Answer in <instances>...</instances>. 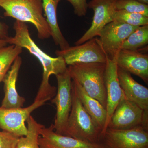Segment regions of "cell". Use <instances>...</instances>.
Listing matches in <instances>:
<instances>
[{
    "label": "cell",
    "instance_id": "obj_1",
    "mask_svg": "<svg viewBox=\"0 0 148 148\" xmlns=\"http://www.w3.org/2000/svg\"><path fill=\"white\" fill-rule=\"evenodd\" d=\"M13 29L15 35L13 37H9L6 40L8 44L14 45L26 49L34 56L42 66V79L35 98L47 101L51 100L55 96L56 88L49 84V77L51 75H56L66 71L68 67L64 58L61 56L51 57L40 48L32 39L27 23L16 20L14 24Z\"/></svg>",
    "mask_w": 148,
    "mask_h": 148
},
{
    "label": "cell",
    "instance_id": "obj_2",
    "mask_svg": "<svg viewBox=\"0 0 148 148\" xmlns=\"http://www.w3.org/2000/svg\"><path fill=\"white\" fill-rule=\"evenodd\" d=\"M0 7L4 10L5 16L33 24L40 39L51 37V30L43 14L42 0H0Z\"/></svg>",
    "mask_w": 148,
    "mask_h": 148
},
{
    "label": "cell",
    "instance_id": "obj_3",
    "mask_svg": "<svg viewBox=\"0 0 148 148\" xmlns=\"http://www.w3.org/2000/svg\"><path fill=\"white\" fill-rule=\"evenodd\" d=\"M106 63L76 64L68 67L72 79L78 83L86 92L98 100L106 109Z\"/></svg>",
    "mask_w": 148,
    "mask_h": 148
},
{
    "label": "cell",
    "instance_id": "obj_4",
    "mask_svg": "<svg viewBox=\"0 0 148 148\" xmlns=\"http://www.w3.org/2000/svg\"><path fill=\"white\" fill-rule=\"evenodd\" d=\"M72 105L65 135L85 142L103 143V134L88 113L72 86Z\"/></svg>",
    "mask_w": 148,
    "mask_h": 148
},
{
    "label": "cell",
    "instance_id": "obj_5",
    "mask_svg": "<svg viewBox=\"0 0 148 148\" xmlns=\"http://www.w3.org/2000/svg\"><path fill=\"white\" fill-rule=\"evenodd\" d=\"M58 88L52 103L56 106L54 130L56 133L65 135L72 105V78L67 68L66 71L56 75Z\"/></svg>",
    "mask_w": 148,
    "mask_h": 148
},
{
    "label": "cell",
    "instance_id": "obj_6",
    "mask_svg": "<svg viewBox=\"0 0 148 148\" xmlns=\"http://www.w3.org/2000/svg\"><path fill=\"white\" fill-rule=\"evenodd\" d=\"M55 54L64 58L68 66L76 64L101 63L106 64L107 56L98 38H94L79 45L57 50Z\"/></svg>",
    "mask_w": 148,
    "mask_h": 148
},
{
    "label": "cell",
    "instance_id": "obj_7",
    "mask_svg": "<svg viewBox=\"0 0 148 148\" xmlns=\"http://www.w3.org/2000/svg\"><path fill=\"white\" fill-rule=\"evenodd\" d=\"M140 126L148 130V114L137 104L124 99L117 106L108 128L124 130Z\"/></svg>",
    "mask_w": 148,
    "mask_h": 148
},
{
    "label": "cell",
    "instance_id": "obj_8",
    "mask_svg": "<svg viewBox=\"0 0 148 148\" xmlns=\"http://www.w3.org/2000/svg\"><path fill=\"white\" fill-rule=\"evenodd\" d=\"M103 143L110 148H148V130L142 126L124 130L108 128Z\"/></svg>",
    "mask_w": 148,
    "mask_h": 148
},
{
    "label": "cell",
    "instance_id": "obj_9",
    "mask_svg": "<svg viewBox=\"0 0 148 148\" xmlns=\"http://www.w3.org/2000/svg\"><path fill=\"white\" fill-rule=\"evenodd\" d=\"M47 101L35 99L32 105L25 108L7 109L0 107V128L19 137L26 136L28 130L25 122L33 111Z\"/></svg>",
    "mask_w": 148,
    "mask_h": 148
},
{
    "label": "cell",
    "instance_id": "obj_10",
    "mask_svg": "<svg viewBox=\"0 0 148 148\" xmlns=\"http://www.w3.org/2000/svg\"><path fill=\"white\" fill-rule=\"evenodd\" d=\"M138 27L116 21L106 25L100 32L98 38L108 57L116 58L124 41Z\"/></svg>",
    "mask_w": 148,
    "mask_h": 148
},
{
    "label": "cell",
    "instance_id": "obj_11",
    "mask_svg": "<svg viewBox=\"0 0 148 148\" xmlns=\"http://www.w3.org/2000/svg\"><path fill=\"white\" fill-rule=\"evenodd\" d=\"M117 0H91L88 3V8L93 11L94 15L90 28L75 42L79 45L88 40L98 36L106 25L113 21Z\"/></svg>",
    "mask_w": 148,
    "mask_h": 148
},
{
    "label": "cell",
    "instance_id": "obj_12",
    "mask_svg": "<svg viewBox=\"0 0 148 148\" xmlns=\"http://www.w3.org/2000/svg\"><path fill=\"white\" fill-rule=\"evenodd\" d=\"M118 69V67L116 62L115 58H109L107 56L105 71L107 117L103 130V135L108 128L109 121L117 106L121 101L125 99L119 80Z\"/></svg>",
    "mask_w": 148,
    "mask_h": 148
},
{
    "label": "cell",
    "instance_id": "obj_13",
    "mask_svg": "<svg viewBox=\"0 0 148 148\" xmlns=\"http://www.w3.org/2000/svg\"><path fill=\"white\" fill-rule=\"evenodd\" d=\"M41 148H110L103 143L85 142L56 133L53 124L50 127L44 126L38 139Z\"/></svg>",
    "mask_w": 148,
    "mask_h": 148
},
{
    "label": "cell",
    "instance_id": "obj_14",
    "mask_svg": "<svg viewBox=\"0 0 148 148\" xmlns=\"http://www.w3.org/2000/svg\"><path fill=\"white\" fill-rule=\"evenodd\" d=\"M118 67L148 83V55L139 51L121 49L115 58Z\"/></svg>",
    "mask_w": 148,
    "mask_h": 148
},
{
    "label": "cell",
    "instance_id": "obj_15",
    "mask_svg": "<svg viewBox=\"0 0 148 148\" xmlns=\"http://www.w3.org/2000/svg\"><path fill=\"white\" fill-rule=\"evenodd\" d=\"M21 64L22 59L19 56L14 61L3 79L5 95L1 107L17 109L22 108L24 106L25 98L18 94L16 88V81Z\"/></svg>",
    "mask_w": 148,
    "mask_h": 148
},
{
    "label": "cell",
    "instance_id": "obj_16",
    "mask_svg": "<svg viewBox=\"0 0 148 148\" xmlns=\"http://www.w3.org/2000/svg\"><path fill=\"white\" fill-rule=\"evenodd\" d=\"M118 75L121 87L126 100L137 104L148 114V89L136 82L128 72L118 68Z\"/></svg>",
    "mask_w": 148,
    "mask_h": 148
},
{
    "label": "cell",
    "instance_id": "obj_17",
    "mask_svg": "<svg viewBox=\"0 0 148 148\" xmlns=\"http://www.w3.org/2000/svg\"><path fill=\"white\" fill-rule=\"evenodd\" d=\"M72 85L85 110L102 130L103 136V130L107 117L106 109L98 100L88 95L76 81L72 80Z\"/></svg>",
    "mask_w": 148,
    "mask_h": 148
},
{
    "label": "cell",
    "instance_id": "obj_18",
    "mask_svg": "<svg viewBox=\"0 0 148 148\" xmlns=\"http://www.w3.org/2000/svg\"><path fill=\"white\" fill-rule=\"evenodd\" d=\"M42 1L44 15L51 30V37L56 45L59 47L60 50L68 48L70 45L60 30L57 19V7L62 0Z\"/></svg>",
    "mask_w": 148,
    "mask_h": 148
},
{
    "label": "cell",
    "instance_id": "obj_19",
    "mask_svg": "<svg viewBox=\"0 0 148 148\" xmlns=\"http://www.w3.org/2000/svg\"><path fill=\"white\" fill-rule=\"evenodd\" d=\"M27 121V135L20 137L16 148H41L38 139L41 130L44 125L38 123L32 116L29 117Z\"/></svg>",
    "mask_w": 148,
    "mask_h": 148
},
{
    "label": "cell",
    "instance_id": "obj_20",
    "mask_svg": "<svg viewBox=\"0 0 148 148\" xmlns=\"http://www.w3.org/2000/svg\"><path fill=\"white\" fill-rule=\"evenodd\" d=\"M23 48L10 45L0 48V83L10 69L14 61L22 52Z\"/></svg>",
    "mask_w": 148,
    "mask_h": 148
},
{
    "label": "cell",
    "instance_id": "obj_21",
    "mask_svg": "<svg viewBox=\"0 0 148 148\" xmlns=\"http://www.w3.org/2000/svg\"><path fill=\"white\" fill-rule=\"evenodd\" d=\"M148 44V25L138 27L124 41L121 49L138 51Z\"/></svg>",
    "mask_w": 148,
    "mask_h": 148
},
{
    "label": "cell",
    "instance_id": "obj_22",
    "mask_svg": "<svg viewBox=\"0 0 148 148\" xmlns=\"http://www.w3.org/2000/svg\"><path fill=\"white\" fill-rule=\"evenodd\" d=\"M113 21L139 27L148 25V17L140 14L130 13L123 10H116L114 13Z\"/></svg>",
    "mask_w": 148,
    "mask_h": 148
},
{
    "label": "cell",
    "instance_id": "obj_23",
    "mask_svg": "<svg viewBox=\"0 0 148 148\" xmlns=\"http://www.w3.org/2000/svg\"><path fill=\"white\" fill-rule=\"evenodd\" d=\"M116 10H123L140 14L148 17V5L135 0H117L115 5Z\"/></svg>",
    "mask_w": 148,
    "mask_h": 148
},
{
    "label": "cell",
    "instance_id": "obj_24",
    "mask_svg": "<svg viewBox=\"0 0 148 148\" xmlns=\"http://www.w3.org/2000/svg\"><path fill=\"white\" fill-rule=\"evenodd\" d=\"M20 137L11 132L0 131V148H16Z\"/></svg>",
    "mask_w": 148,
    "mask_h": 148
},
{
    "label": "cell",
    "instance_id": "obj_25",
    "mask_svg": "<svg viewBox=\"0 0 148 148\" xmlns=\"http://www.w3.org/2000/svg\"><path fill=\"white\" fill-rule=\"evenodd\" d=\"M69 2L74 9V13L79 17L85 16L88 8L86 0H66Z\"/></svg>",
    "mask_w": 148,
    "mask_h": 148
},
{
    "label": "cell",
    "instance_id": "obj_26",
    "mask_svg": "<svg viewBox=\"0 0 148 148\" xmlns=\"http://www.w3.org/2000/svg\"><path fill=\"white\" fill-rule=\"evenodd\" d=\"M8 26L4 23L0 21V39L7 40L9 38Z\"/></svg>",
    "mask_w": 148,
    "mask_h": 148
},
{
    "label": "cell",
    "instance_id": "obj_27",
    "mask_svg": "<svg viewBox=\"0 0 148 148\" xmlns=\"http://www.w3.org/2000/svg\"><path fill=\"white\" fill-rule=\"evenodd\" d=\"M8 45V43L7 42L6 40L0 39V48L7 46Z\"/></svg>",
    "mask_w": 148,
    "mask_h": 148
},
{
    "label": "cell",
    "instance_id": "obj_28",
    "mask_svg": "<svg viewBox=\"0 0 148 148\" xmlns=\"http://www.w3.org/2000/svg\"><path fill=\"white\" fill-rule=\"evenodd\" d=\"M135 1H138L140 2L143 3L148 5V0H135Z\"/></svg>",
    "mask_w": 148,
    "mask_h": 148
}]
</instances>
